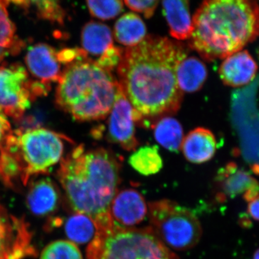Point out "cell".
<instances>
[{"label": "cell", "instance_id": "obj_7", "mask_svg": "<svg viewBox=\"0 0 259 259\" xmlns=\"http://www.w3.org/2000/svg\"><path fill=\"white\" fill-rule=\"evenodd\" d=\"M149 218L155 234L174 249L193 248L202 236L197 216L173 201L161 199L149 203Z\"/></svg>", "mask_w": 259, "mask_h": 259}, {"label": "cell", "instance_id": "obj_3", "mask_svg": "<svg viewBox=\"0 0 259 259\" xmlns=\"http://www.w3.org/2000/svg\"><path fill=\"white\" fill-rule=\"evenodd\" d=\"M189 46L207 61L226 59L259 35L256 0H204L192 18Z\"/></svg>", "mask_w": 259, "mask_h": 259}, {"label": "cell", "instance_id": "obj_4", "mask_svg": "<svg viewBox=\"0 0 259 259\" xmlns=\"http://www.w3.org/2000/svg\"><path fill=\"white\" fill-rule=\"evenodd\" d=\"M118 81L85 53L64 66L58 82L56 102L75 120H99L111 110Z\"/></svg>", "mask_w": 259, "mask_h": 259}, {"label": "cell", "instance_id": "obj_13", "mask_svg": "<svg viewBox=\"0 0 259 259\" xmlns=\"http://www.w3.org/2000/svg\"><path fill=\"white\" fill-rule=\"evenodd\" d=\"M109 212L117 226L132 228L144 221L148 213V207L140 192L127 189L116 194Z\"/></svg>", "mask_w": 259, "mask_h": 259}, {"label": "cell", "instance_id": "obj_27", "mask_svg": "<svg viewBox=\"0 0 259 259\" xmlns=\"http://www.w3.org/2000/svg\"><path fill=\"white\" fill-rule=\"evenodd\" d=\"M29 3L35 5L37 14L41 18L56 22L64 23L65 12L60 5V0H28Z\"/></svg>", "mask_w": 259, "mask_h": 259}, {"label": "cell", "instance_id": "obj_19", "mask_svg": "<svg viewBox=\"0 0 259 259\" xmlns=\"http://www.w3.org/2000/svg\"><path fill=\"white\" fill-rule=\"evenodd\" d=\"M81 37L83 50L91 55L100 56L113 46L111 29L99 22L87 23L81 30Z\"/></svg>", "mask_w": 259, "mask_h": 259}, {"label": "cell", "instance_id": "obj_32", "mask_svg": "<svg viewBox=\"0 0 259 259\" xmlns=\"http://www.w3.org/2000/svg\"><path fill=\"white\" fill-rule=\"evenodd\" d=\"M253 259H259V249L257 250L255 252Z\"/></svg>", "mask_w": 259, "mask_h": 259}, {"label": "cell", "instance_id": "obj_2", "mask_svg": "<svg viewBox=\"0 0 259 259\" xmlns=\"http://www.w3.org/2000/svg\"><path fill=\"white\" fill-rule=\"evenodd\" d=\"M120 173V161L111 151L79 145L61 159L58 177L72 209L91 218L98 229L114 224L109 210Z\"/></svg>", "mask_w": 259, "mask_h": 259}, {"label": "cell", "instance_id": "obj_15", "mask_svg": "<svg viewBox=\"0 0 259 259\" xmlns=\"http://www.w3.org/2000/svg\"><path fill=\"white\" fill-rule=\"evenodd\" d=\"M214 135L209 130L197 127L192 130L182 141V152L189 161L202 163L209 161L217 150Z\"/></svg>", "mask_w": 259, "mask_h": 259}, {"label": "cell", "instance_id": "obj_33", "mask_svg": "<svg viewBox=\"0 0 259 259\" xmlns=\"http://www.w3.org/2000/svg\"><path fill=\"white\" fill-rule=\"evenodd\" d=\"M153 259H163V258H153Z\"/></svg>", "mask_w": 259, "mask_h": 259}, {"label": "cell", "instance_id": "obj_28", "mask_svg": "<svg viewBox=\"0 0 259 259\" xmlns=\"http://www.w3.org/2000/svg\"><path fill=\"white\" fill-rule=\"evenodd\" d=\"M123 51L124 49H121L120 47L112 46L107 49L105 53L95 61L103 69L112 71L120 64Z\"/></svg>", "mask_w": 259, "mask_h": 259}, {"label": "cell", "instance_id": "obj_26", "mask_svg": "<svg viewBox=\"0 0 259 259\" xmlns=\"http://www.w3.org/2000/svg\"><path fill=\"white\" fill-rule=\"evenodd\" d=\"M40 259H83L75 243L70 241L53 242L42 250Z\"/></svg>", "mask_w": 259, "mask_h": 259}, {"label": "cell", "instance_id": "obj_8", "mask_svg": "<svg viewBox=\"0 0 259 259\" xmlns=\"http://www.w3.org/2000/svg\"><path fill=\"white\" fill-rule=\"evenodd\" d=\"M49 90V85L30 79L21 64L0 66V108L7 116L20 119L32 102Z\"/></svg>", "mask_w": 259, "mask_h": 259}, {"label": "cell", "instance_id": "obj_24", "mask_svg": "<svg viewBox=\"0 0 259 259\" xmlns=\"http://www.w3.org/2000/svg\"><path fill=\"white\" fill-rule=\"evenodd\" d=\"M65 230L69 238L76 243H88L96 233V227L93 220L80 213L69 218Z\"/></svg>", "mask_w": 259, "mask_h": 259}, {"label": "cell", "instance_id": "obj_17", "mask_svg": "<svg viewBox=\"0 0 259 259\" xmlns=\"http://www.w3.org/2000/svg\"><path fill=\"white\" fill-rule=\"evenodd\" d=\"M59 194L54 182L47 178L40 179L30 186L27 203L29 209L37 215H46L57 207Z\"/></svg>", "mask_w": 259, "mask_h": 259}, {"label": "cell", "instance_id": "obj_23", "mask_svg": "<svg viewBox=\"0 0 259 259\" xmlns=\"http://www.w3.org/2000/svg\"><path fill=\"white\" fill-rule=\"evenodd\" d=\"M129 163L136 171L144 176L156 175L163 167V160L157 146H155L139 148L129 158Z\"/></svg>", "mask_w": 259, "mask_h": 259}, {"label": "cell", "instance_id": "obj_16", "mask_svg": "<svg viewBox=\"0 0 259 259\" xmlns=\"http://www.w3.org/2000/svg\"><path fill=\"white\" fill-rule=\"evenodd\" d=\"M190 0H162L163 14L172 37L178 40L190 39L193 32Z\"/></svg>", "mask_w": 259, "mask_h": 259}, {"label": "cell", "instance_id": "obj_29", "mask_svg": "<svg viewBox=\"0 0 259 259\" xmlns=\"http://www.w3.org/2000/svg\"><path fill=\"white\" fill-rule=\"evenodd\" d=\"M133 11L141 13L145 18H151L154 14L159 0H124Z\"/></svg>", "mask_w": 259, "mask_h": 259}, {"label": "cell", "instance_id": "obj_10", "mask_svg": "<svg viewBox=\"0 0 259 259\" xmlns=\"http://www.w3.org/2000/svg\"><path fill=\"white\" fill-rule=\"evenodd\" d=\"M28 225L0 205V259H23L34 255Z\"/></svg>", "mask_w": 259, "mask_h": 259}, {"label": "cell", "instance_id": "obj_25", "mask_svg": "<svg viewBox=\"0 0 259 259\" xmlns=\"http://www.w3.org/2000/svg\"><path fill=\"white\" fill-rule=\"evenodd\" d=\"M90 14L102 20H112L123 11V0H87Z\"/></svg>", "mask_w": 259, "mask_h": 259}, {"label": "cell", "instance_id": "obj_18", "mask_svg": "<svg viewBox=\"0 0 259 259\" xmlns=\"http://www.w3.org/2000/svg\"><path fill=\"white\" fill-rule=\"evenodd\" d=\"M176 77L182 93H195L202 88L207 79V67L197 58L186 56L177 65Z\"/></svg>", "mask_w": 259, "mask_h": 259}, {"label": "cell", "instance_id": "obj_12", "mask_svg": "<svg viewBox=\"0 0 259 259\" xmlns=\"http://www.w3.org/2000/svg\"><path fill=\"white\" fill-rule=\"evenodd\" d=\"M25 63L35 80L49 86L51 83L59 82L64 71L58 51L45 44L30 47L25 56Z\"/></svg>", "mask_w": 259, "mask_h": 259}, {"label": "cell", "instance_id": "obj_5", "mask_svg": "<svg viewBox=\"0 0 259 259\" xmlns=\"http://www.w3.org/2000/svg\"><path fill=\"white\" fill-rule=\"evenodd\" d=\"M69 138L46 128L15 131L8 136L0 156V175L7 185L45 174L63 158Z\"/></svg>", "mask_w": 259, "mask_h": 259}, {"label": "cell", "instance_id": "obj_22", "mask_svg": "<svg viewBox=\"0 0 259 259\" xmlns=\"http://www.w3.org/2000/svg\"><path fill=\"white\" fill-rule=\"evenodd\" d=\"M8 0H0V64L6 56L18 53L23 42L18 38L16 28L8 15Z\"/></svg>", "mask_w": 259, "mask_h": 259}, {"label": "cell", "instance_id": "obj_31", "mask_svg": "<svg viewBox=\"0 0 259 259\" xmlns=\"http://www.w3.org/2000/svg\"><path fill=\"white\" fill-rule=\"evenodd\" d=\"M247 212L250 217L259 221V195L249 202Z\"/></svg>", "mask_w": 259, "mask_h": 259}, {"label": "cell", "instance_id": "obj_14", "mask_svg": "<svg viewBox=\"0 0 259 259\" xmlns=\"http://www.w3.org/2000/svg\"><path fill=\"white\" fill-rule=\"evenodd\" d=\"M258 66L247 51H240L228 56L220 66L223 82L232 88L248 84L254 79Z\"/></svg>", "mask_w": 259, "mask_h": 259}, {"label": "cell", "instance_id": "obj_6", "mask_svg": "<svg viewBox=\"0 0 259 259\" xmlns=\"http://www.w3.org/2000/svg\"><path fill=\"white\" fill-rule=\"evenodd\" d=\"M88 259H179L152 228H98L87 250Z\"/></svg>", "mask_w": 259, "mask_h": 259}, {"label": "cell", "instance_id": "obj_20", "mask_svg": "<svg viewBox=\"0 0 259 259\" xmlns=\"http://www.w3.org/2000/svg\"><path fill=\"white\" fill-rule=\"evenodd\" d=\"M147 28L144 20L133 13H125L117 20L114 26V36L125 47L137 45L146 37Z\"/></svg>", "mask_w": 259, "mask_h": 259}, {"label": "cell", "instance_id": "obj_21", "mask_svg": "<svg viewBox=\"0 0 259 259\" xmlns=\"http://www.w3.org/2000/svg\"><path fill=\"white\" fill-rule=\"evenodd\" d=\"M155 139L163 148L177 152L183 141V128L180 122L171 117H161L152 125Z\"/></svg>", "mask_w": 259, "mask_h": 259}, {"label": "cell", "instance_id": "obj_30", "mask_svg": "<svg viewBox=\"0 0 259 259\" xmlns=\"http://www.w3.org/2000/svg\"><path fill=\"white\" fill-rule=\"evenodd\" d=\"M11 133V125L8 117L0 108V156L3 146Z\"/></svg>", "mask_w": 259, "mask_h": 259}, {"label": "cell", "instance_id": "obj_1", "mask_svg": "<svg viewBox=\"0 0 259 259\" xmlns=\"http://www.w3.org/2000/svg\"><path fill=\"white\" fill-rule=\"evenodd\" d=\"M187 56L180 42L155 35L123 51L118 82L134 107L136 122L150 125L149 120L178 111L183 94L176 69Z\"/></svg>", "mask_w": 259, "mask_h": 259}, {"label": "cell", "instance_id": "obj_9", "mask_svg": "<svg viewBox=\"0 0 259 259\" xmlns=\"http://www.w3.org/2000/svg\"><path fill=\"white\" fill-rule=\"evenodd\" d=\"M134 107L120 83L107 122V139L127 151H135L139 145L135 131Z\"/></svg>", "mask_w": 259, "mask_h": 259}, {"label": "cell", "instance_id": "obj_11", "mask_svg": "<svg viewBox=\"0 0 259 259\" xmlns=\"http://www.w3.org/2000/svg\"><path fill=\"white\" fill-rule=\"evenodd\" d=\"M215 182L218 187L216 198L219 202L243 195L244 200L249 202L259 195L258 181L233 162L220 168Z\"/></svg>", "mask_w": 259, "mask_h": 259}]
</instances>
